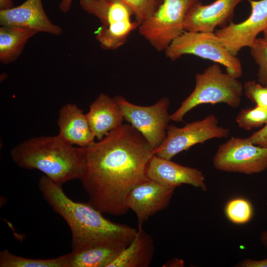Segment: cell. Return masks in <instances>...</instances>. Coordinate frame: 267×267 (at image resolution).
Here are the masks:
<instances>
[{"mask_svg":"<svg viewBox=\"0 0 267 267\" xmlns=\"http://www.w3.org/2000/svg\"><path fill=\"white\" fill-rule=\"evenodd\" d=\"M83 149L84 165L79 179L89 202L102 213L126 214L129 192L149 179L147 169L153 149L130 124L121 125Z\"/></svg>","mask_w":267,"mask_h":267,"instance_id":"cell-1","label":"cell"},{"mask_svg":"<svg viewBox=\"0 0 267 267\" xmlns=\"http://www.w3.org/2000/svg\"><path fill=\"white\" fill-rule=\"evenodd\" d=\"M39 189L45 200L67 223L72 234V252L109 242L130 243L137 228L113 222L89 202L72 200L64 192L62 185L46 176L39 181Z\"/></svg>","mask_w":267,"mask_h":267,"instance_id":"cell-2","label":"cell"},{"mask_svg":"<svg viewBox=\"0 0 267 267\" xmlns=\"http://www.w3.org/2000/svg\"><path fill=\"white\" fill-rule=\"evenodd\" d=\"M10 154L17 166L39 170L60 185L80 179L83 173V147L74 146L58 135L30 138L14 146Z\"/></svg>","mask_w":267,"mask_h":267,"instance_id":"cell-3","label":"cell"},{"mask_svg":"<svg viewBox=\"0 0 267 267\" xmlns=\"http://www.w3.org/2000/svg\"><path fill=\"white\" fill-rule=\"evenodd\" d=\"M195 79L193 90L170 115L172 121L183 122L186 113L200 104L223 103L232 108L240 105L243 86L237 78L223 73L219 64L214 63Z\"/></svg>","mask_w":267,"mask_h":267,"instance_id":"cell-4","label":"cell"},{"mask_svg":"<svg viewBox=\"0 0 267 267\" xmlns=\"http://www.w3.org/2000/svg\"><path fill=\"white\" fill-rule=\"evenodd\" d=\"M80 5L101 22L95 38L103 49H118L139 26L137 21L132 20L134 16L132 9L121 0H80Z\"/></svg>","mask_w":267,"mask_h":267,"instance_id":"cell-5","label":"cell"},{"mask_svg":"<svg viewBox=\"0 0 267 267\" xmlns=\"http://www.w3.org/2000/svg\"><path fill=\"white\" fill-rule=\"evenodd\" d=\"M174 61L184 54H192L221 64L226 73L238 79L243 73L240 60L231 54L214 32L185 31L173 41L165 50Z\"/></svg>","mask_w":267,"mask_h":267,"instance_id":"cell-6","label":"cell"},{"mask_svg":"<svg viewBox=\"0 0 267 267\" xmlns=\"http://www.w3.org/2000/svg\"><path fill=\"white\" fill-rule=\"evenodd\" d=\"M200 0H164L157 11L138 27L139 34L157 51H164L184 31L190 8Z\"/></svg>","mask_w":267,"mask_h":267,"instance_id":"cell-7","label":"cell"},{"mask_svg":"<svg viewBox=\"0 0 267 267\" xmlns=\"http://www.w3.org/2000/svg\"><path fill=\"white\" fill-rule=\"evenodd\" d=\"M123 114L124 120L140 132L152 149L158 148L164 141L169 123L170 100L164 96L154 104L140 106L131 103L122 95L114 97Z\"/></svg>","mask_w":267,"mask_h":267,"instance_id":"cell-8","label":"cell"},{"mask_svg":"<svg viewBox=\"0 0 267 267\" xmlns=\"http://www.w3.org/2000/svg\"><path fill=\"white\" fill-rule=\"evenodd\" d=\"M229 135V130L219 125L216 115L211 114L201 120L193 121L182 128L169 125L163 142L153 150L154 154L171 160L179 153L191 146L215 138H223Z\"/></svg>","mask_w":267,"mask_h":267,"instance_id":"cell-9","label":"cell"},{"mask_svg":"<svg viewBox=\"0 0 267 267\" xmlns=\"http://www.w3.org/2000/svg\"><path fill=\"white\" fill-rule=\"evenodd\" d=\"M213 164L223 172L259 173L267 169V148L253 144L248 137L232 136L219 146Z\"/></svg>","mask_w":267,"mask_h":267,"instance_id":"cell-10","label":"cell"},{"mask_svg":"<svg viewBox=\"0 0 267 267\" xmlns=\"http://www.w3.org/2000/svg\"><path fill=\"white\" fill-rule=\"evenodd\" d=\"M248 1L251 12L247 19L237 24L231 21L215 32L227 50L236 56L241 48L250 47L258 35L267 29V0Z\"/></svg>","mask_w":267,"mask_h":267,"instance_id":"cell-11","label":"cell"},{"mask_svg":"<svg viewBox=\"0 0 267 267\" xmlns=\"http://www.w3.org/2000/svg\"><path fill=\"white\" fill-rule=\"evenodd\" d=\"M176 188L148 179L131 189L126 204L129 210L134 213L137 227H142L151 216L168 207Z\"/></svg>","mask_w":267,"mask_h":267,"instance_id":"cell-12","label":"cell"},{"mask_svg":"<svg viewBox=\"0 0 267 267\" xmlns=\"http://www.w3.org/2000/svg\"><path fill=\"white\" fill-rule=\"evenodd\" d=\"M244 0H216L208 5L199 1L186 14L184 31L214 32L217 27L226 26L232 21L236 6Z\"/></svg>","mask_w":267,"mask_h":267,"instance_id":"cell-13","label":"cell"},{"mask_svg":"<svg viewBox=\"0 0 267 267\" xmlns=\"http://www.w3.org/2000/svg\"><path fill=\"white\" fill-rule=\"evenodd\" d=\"M0 25L25 27L55 36L63 33L46 15L42 0H26L17 6L0 10Z\"/></svg>","mask_w":267,"mask_h":267,"instance_id":"cell-14","label":"cell"},{"mask_svg":"<svg viewBox=\"0 0 267 267\" xmlns=\"http://www.w3.org/2000/svg\"><path fill=\"white\" fill-rule=\"evenodd\" d=\"M147 176L166 186L177 187L185 184L203 191L207 189L205 176L198 169L182 166L154 154L148 163Z\"/></svg>","mask_w":267,"mask_h":267,"instance_id":"cell-15","label":"cell"},{"mask_svg":"<svg viewBox=\"0 0 267 267\" xmlns=\"http://www.w3.org/2000/svg\"><path fill=\"white\" fill-rule=\"evenodd\" d=\"M59 132L58 134L67 142L85 147L94 142L93 134L86 114L76 105L68 103L60 109L57 122Z\"/></svg>","mask_w":267,"mask_h":267,"instance_id":"cell-16","label":"cell"},{"mask_svg":"<svg viewBox=\"0 0 267 267\" xmlns=\"http://www.w3.org/2000/svg\"><path fill=\"white\" fill-rule=\"evenodd\" d=\"M86 114L90 129L99 140L123 124L124 117L114 97L101 93L92 102Z\"/></svg>","mask_w":267,"mask_h":267,"instance_id":"cell-17","label":"cell"},{"mask_svg":"<svg viewBox=\"0 0 267 267\" xmlns=\"http://www.w3.org/2000/svg\"><path fill=\"white\" fill-rule=\"evenodd\" d=\"M154 253L153 238L142 227H137L134 238L108 267H148Z\"/></svg>","mask_w":267,"mask_h":267,"instance_id":"cell-18","label":"cell"},{"mask_svg":"<svg viewBox=\"0 0 267 267\" xmlns=\"http://www.w3.org/2000/svg\"><path fill=\"white\" fill-rule=\"evenodd\" d=\"M129 244L109 242L71 252L69 267H108Z\"/></svg>","mask_w":267,"mask_h":267,"instance_id":"cell-19","label":"cell"},{"mask_svg":"<svg viewBox=\"0 0 267 267\" xmlns=\"http://www.w3.org/2000/svg\"><path fill=\"white\" fill-rule=\"evenodd\" d=\"M38 32L32 29L13 26L0 27V61L3 64L15 61L22 53L28 41Z\"/></svg>","mask_w":267,"mask_h":267,"instance_id":"cell-20","label":"cell"},{"mask_svg":"<svg viewBox=\"0 0 267 267\" xmlns=\"http://www.w3.org/2000/svg\"><path fill=\"white\" fill-rule=\"evenodd\" d=\"M71 253L59 257L36 259L16 256L4 249L0 253V267H69Z\"/></svg>","mask_w":267,"mask_h":267,"instance_id":"cell-21","label":"cell"},{"mask_svg":"<svg viewBox=\"0 0 267 267\" xmlns=\"http://www.w3.org/2000/svg\"><path fill=\"white\" fill-rule=\"evenodd\" d=\"M224 213L231 222L243 224L251 219L253 215V209L251 203L247 199L236 197L226 203Z\"/></svg>","mask_w":267,"mask_h":267,"instance_id":"cell-22","label":"cell"},{"mask_svg":"<svg viewBox=\"0 0 267 267\" xmlns=\"http://www.w3.org/2000/svg\"><path fill=\"white\" fill-rule=\"evenodd\" d=\"M238 126L245 130H251L267 124V109L256 106L242 109L236 117Z\"/></svg>","mask_w":267,"mask_h":267,"instance_id":"cell-23","label":"cell"},{"mask_svg":"<svg viewBox=\"0 0 267 267\" xmlns=\"http://www.w3.org/2000/svg\"><path fill=\"white\" fill-rule=\"evenodd\" d=\"M249 47L251 55L259 65V82L267 86V39L257 38Z\"/></svg>","mask_w":267,"mask_h":267,"instance_id":"cell-24","label":"cell"},{"mask_svg":"<svg viewBox=\"0 0 267 267\" xmlns=\"http://www.w3.org/2000/svg\"><path fill=\"white\" fill-rule=\"evenodd\" d=\"M132 10L134 20L139 25L150 17L158 9L164 0H121Z\"/></svg>","mask_w":267,"mask_h":267,"instance_id":"cell-25","label":"cell"},{"mask_svg":"<svg viewBox=\"0 0 267 267\" xmlns=\"http://www.w3.org/2000/svg\"><path fill=\"white\" fill-rule=\"evenodd\" d=\"M246 96L256 106L267 109V86H263L255 81H248L243 86Z\"/></svg>","mask_w":267,"mask_h":267,"instance_id":"cell-26","label":"cell"},{"mask_svg":"<svg viewBox=\"0 0 267 267\" xmlns=\"http://www.w3.org/2000/svg\"><path fill=\"white\" fill-rule=\"evenodd\" d=\"M248 138L254 144L267 148V124L260 130L248 137Z\"/></svg>","mask_w":267,"mask_h":267,"instance_id":"cell-27","label":"cell"},{"mask_svg":"<svg viewBox=\"0 0 267 267\" xmlns=\"http://www.w3.org/2000/svg\"><path fill=\"white\" fill-rule=\"evenodd\" d=\"M240 267H267V258L261 260L245 259L237 264Z\"/></svg>","mask_w":267,"mask_h":267,"instance_id":"cell-28","label":"cell"},{"mask_svg":"<svg viewBox=\"0 0 267 267\" xmlns=\"http://www.w3.org/2000/svg\"><path fill=\"white\" fill-rule=\"evenodd\" d=\"M72 0H61L59 4L60 11L64 13L68 12L71 7Z\"/></svg>","mask_w":267,"mask_h":267,"instance_id":"cell-29","label":"cell"},{"mask_svg":"<svg viewBox=\"0 0 267 267\" xmlns=\"http://www.w3.org/2000/svg\"><path fill=\"white\" fill-rule=\"evenodd\" d=\"M183 261L178 259H173L167 262L163 265V267H183Z\"/></svg>","mask_w":267,"mask_h":267,"instance_id":"cell-30","label":"cell"},{"mask_svg":"<svg viewBox=\"0 0 267 267\" xmlns=\"http://www.w3.org/2000/svg\"><path fill=\"white\" fill-rule=\"evenodd\" d=\"M13 6V0H0V10L7 9Z\"/></svg>","mask_w":267,"mask_h":267,"instance_id":"cell-31","label":"cell"},{"mask_svg":"<svg viewBox=\"0 0 267 267\" xmlns=\"http://www.w3.org/2000/svg\"><path fill=\"white\" fill-rule=\"evenodd\" d=\"M260 240L263 244L267 247V229L261 232Z\"/></svg>","mask_w":267,"mask_h":267,"instance_id":"cell-32","label":"cell"},{"mask_svg":"<svg viewBox=\"0 0 267 267\" xmlns=\"http://www.w3.org/2000/svg\"><path fill=\"white\" fill-rule=\"evenodd\" d=\"M263 33L264 38L267 39V29H266Z\"/></svg>","mask_w":267,"mask_h":267,"instance_id":"cell-33","label":"cell"}]
</instances>
